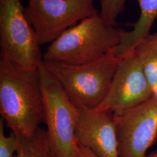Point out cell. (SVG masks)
Listing matches in <instances>:
<instances>
[{"label": "cell", "instance_id": "6da1fadb", "mask_svg": "<svg viewBox=\"0 0 157 157\" xmlns=\"http://www.w3.org/2000/svg\"><path fill=\"white\" fill-rule=\"evenodd\" d=\"M0 113L16 135L32 134L44 122L39 67L23 68L0 59Z\"/></svg>", "mask_w": 157, "mask_h": 157}, {"label": "cell", "instance_id": "7a4b0ae2", "mask_svg": "<svg viewBox=\"0 0 157 157\" xmlns=\"http://www.w3.org/2000/svg\"><path fill=\"white\" fill-rule=\"evenodd\" d=\"M120 41V29L105 22L98 13L67 29L50 44L43 62L78 65L94 62L111 52Z\"/></svg>", "mask_w": 157, "mask_h": 157}, {"label": "cell", "instance_id": "3957f363", "mask_svg": "<svg viewBox=\"0 0 157 157\" xmlns=\"http://www.w3.org/2000/svg\"><path fill=\"white\" fill-rule=\"evenodd\" d=\"M120 59L112 51L94 62L78 65L43 62L78 109L98 108L106 97Z\"/></svg>", "mask_w": 157, "mask_h": 157}, {"label": "cell", "instance_id": "277c9868", "mask_svg": "<svg viewBox=\"0 0 157 157\" xmlns=\"http://www.w3.org/2000/svg\"><path fill=\"white\" fill-rule=\"evenodd\" d=\"M40 77L44 106V122L56 157H76L78 144L75 130L79 109L69 100L54 75L42 62Z\"/></svg>", "mask_w": 157, "mask_h": 157}, {"label": "cell", "instance_id": "5b68a950", "mask_svg": "<svg viewBox=\"0 0 157 157\" xmlns=\"http://www.w3.org/2000/svg\"><path fill=\"white\" fill-rule=\"evenodd\" d=\"M21 0H0V55L17 67L36 68L43 54Z\"/></svg>", "mask_w": 157, "mask_h": 157}, {"label": "cell", "instance_id": "8992f818", "mask_svg": "<svg viewBox=\"0 0 157 157\" xmlns=\"http://www.w3.org/2000/svg\"><path fill=\"white\" fill-rule=\"evenodd\" d=\"M25 13L41 45L51 44L78 22L98 13L95 0H28Z\"/></svg>", "mask_w": 157, "mask_h": 157}, {"label": "cell", "instance_id": "52a82bcc", "mask_svg": "<svg viewBox=\"0 0 157 157\" xmlns=\"http://www.w3.org/2000/svg\"><path fill=\"white\" fill-rule=\"evenodd\" d=\"M114 118L119 157H146L157 139V94Z\"/></svg>", "mask_w": 157, "mask_h": 157}, {"label": "cell", "instance_id": "ba28073f", "mask_svg": "<svg viewBox=\"0 0 157 157\" xmlns=\"http://www.w3.org/2000/svg\"><path fill=\"white\" fill-rule=\"evenodd\" d=\"M154 94L133 51L120 59L107 96L98 108L118 115Z\"/></svg>", "mask_w": 157, "mask_h": 157}, {"label": "cell", "instance_id": "9c48e42d", "mask_svg": "<svg viewBox=\"0 0 157 157\" xmlns=\"http://www.w3.org/2000/svg\"><path fill=\"white\" fill-rule=\"evenodd\" d=\"M79 146L98 157H119L116 123L112 112L96 108L79 109L75 130Z\"/></svg>", "mask_w": 157, "mask_h": 157}, {"label": "cell", "instance_id": "30bf717a", "mask_svg": "<svg viewBox=\"0 0 157 157\" xmlns=\"http://www.w3.org/2000/svg\"><path fill=\"white\" fill-rule=\"evenodd\" d=\"M140 7L139 19L133 25V29H120L119 44L112 51L113 55L121 59L133 52L141 40L150 34L152 26L157 18V0H136Z\"/></svg>", "mask_w": 157, "mask_h": 157}, {"label": "cell", "instance_id": "8fae6325", "mask_svg": "<svg viewBox=\"0 0 157 157\" xmlns=\"http://www.w3.org/2000/svg\"><path fill=\"white\" fill-rule=\"evenodd\" d=\"M134 52L154 94L157 93V33L149 34L135 47Z\"/></svg>", "mask_w": 157, "mask_h": 157}, {"label": "cell", "instance_id": "7c38bea8", "mask_svg": "<svg viewBox=\"0 0 157 157\" xmlns=\"http://www.w3.org/2000/svg\"><path fill=\"white\" fill-rule=\"evenodd\" d=\"M17 135V157H56L51 146L46 129L39 127L31 135Z\"/></svg>", "mask_w": 157, "mask_h": 157}, {"label": "cell", "instance_id": "4fadbf2b", "mask_svg": "<svg viewBox=\"0 0 157 157\" xmlns=\"http://www.w3.org/2000/svg\"><path fill=\"white\" fill-rule=\"evenodd\" d=\"M126 1L100 0V17L108 24L115 26L119 15L124 11Z\"/></svg>", "mask_w": 157, "mask_h": 157}, {"label": "cell", "instance_id": "5bb4252c", "mask_svg": "<svg viewBox=\"0 0 157 157\" xmlns=\"http://www.w3.org/2000/svg\"><path fill=\"white\" fill-rule=\"evenodd\" d=\"M4 120L0 119V157H17L18 146L17 135L12 132L9 136L4 133Z\"/></svg>", "mask_w": 157, "mask_h": 157}, {"label": "cell", "instance_id": "9a60e30c", "mask_svg": "<svg viewBox=\"0 0 157 157\" xmlns=\"http://www.w3.org/2000/svg\"><path fill=\"white\" fill-rule=\"evenodd\" d=\"M76 157H98L90 149L78 145V151Z\"/></svg>", "mask_w": 157, "mask_h": 157}, {"label": "cell", "instance_id": "2e32d148", "mask_svg": "<svg viewBox=\"0 0 157 157\" xmlns=\"http://www.w3.org/2000/svg\"><path fill=\"white\" fill-rule=\"evenodd\" d=\"M146 157H157V150L154 151L152 152L150 154L147 155Z\"/></svg>", "mask_w": 157, "mask_h": 157}]
</instances>
